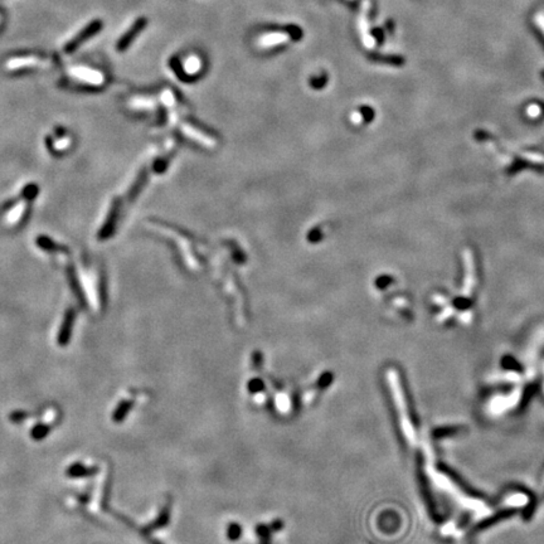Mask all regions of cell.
<instances>
[{"mask_svg": "<svg viewBox=\"0 0 544 544\" xmlns=\"http://www.w3.org/2000/svg\"><path fill=\"white\" fill-rule=\"evenodd\" d=\"M289 41V36L286 33H278V31H273V33H267L265 36L260 37L259 39V46L264 47V48H270V47L278 46V44L286 43Z\"/></svg>", "mask_w": 544, "mask_h": 544, "instance_id": "cell-5", "label": "cell"}, {"mask_svg": "<svg viewBox=\"0 0 544 544\" xmlns=\"http://www.w3.org/2000/svg\"><path fill=\"white\" fill-rule=\"evenodd\" d=\"M37 246L43 249V251L49 252V253H51V252L62 253L63 251H66L65 247L60 246V244H57L56 242L51 240L49 237H47V236H39V237L37 238Z\"/></svg>", "mask_w": 544, "mask_h": 544, "instance_id": "cell-7", "label": "cell"}, {"mask_svg": "<svg viewBox=\"0 0 544 544\" xmlns=\"http://www.w3.org/2000/svg\"><path fill=\"white\" fill-rule=\"evenodd\" d=\"M70 73L81 82L88 83L92 86H99L104 82V76L102 73L97 72L96 70H92V68L87 67H73L72 70H70Z\"/></svg>", "mask_w": 544, "mask_h": 544, "instance_id": "cell-3", "label": "cell"}, {"mask_svg": "<svg viewBox=\"0 0 544 544\" xmlns=\"http://www.w3.org/2000/svg\"><path fill=\"white\" fill-rule=\"evenodd\" d=\"M143 23H144L143 19H141V22L136 23V24L133 27V29H130V31H129V33H126L125 36L122 37V39H120L117 48H119V49L126 48V47L129 46V43L131 42V39H133L134 37H135L136 34H138V31L140 30V27H143Z\"/></svg>", "mask_w": 544, "mask_h": 544, "instance_id": "cell-9", "label": "cell"}, {"mask_svg": "<svg viewBox=\"0 0 544 544\" xmlns=\"http://www.w3.org/2000/svg\"><path fill=\"white\" fill-rule=\"evenodd\" d=\"M117 218H119V201H115L114 204L110 208L109 214H107L105 223L99 231V240L106 241L114 235L115 228H116Z\"/></svg>", "mask_w": 544, "mask_h": 544, "instance_id": "cell-2", "label": "cell"}, {"mask_svg": "<svg viewBox=\"0 0 544 544\" xmlns=\"http://www.w3.org/2000/svg\"><path fill=\"white\" fill-rule=\"evenodd\" d=\"M27 203H29V202H19L17 206H14L12 211H9V214L7 215V222L9 225H17V223H19V220L22 222L23 218L25 217L28 212Z\"/></svg>", "mask_w": 544, "mask_h": 544, "instance_id": "cell-6", "label": "cell"}, {"mask_svg": "<svg viewBox=\"0 0 544 544\" xmlns=\"http://www.w3.org/2000/svg\"><path fill=\"white\" fill-rule=\"evenodd\" d=\"M387 378L392 401H394V406H396L397 423H398L399 430H401L402 437L406 442L404 445L407 447H414L420 441L419 426H417L413 408L409 404L406 388L401 383L399 373L396 372L394 369H391L387 373Z\"/></svg>", "mask_w": 544, "mask_h": 544, "instance_id": "cell-1", "label": "cell"}, {"mask_svg": "<svg viewBox=\"0 0 544 544\" xmlns=\"http://www.w3.org/2000/svg\"><path fill=\"white\" fill-rule=\"evenodd\" d=\"M75 316H76L75 310L68 309L67 312H66L65 317H63L62 327H60V329H59V334H58L59 345H66V344L68 343V340H70L71 334H72L73 323H75Z\"/></svg>", "mask_w": 544, "mask_h": 544, "instance_id": "cell-4", "label": "cell"}, {"mask_svg": "<svg viewBox=\"0 0 544 544\" xmlns=\"http://www.w3.org/2000/svg\"><path fill=\"white\" fill-rule=\"evenodd\" d=\"M184 66H185V68L189 72H191V71L196 72V71L201 67V60H199V58H197V57H189V58L186 59V62L184 63Z\"/></svg>", "mask_w": 544, "mask_h": 544, "instance_id": "cell-11", "label": "cell"}, {"mask_svg": "<svg viewBox=\"0 0 544 544\" xmlns=\"http://www.w3.org/2000/svg\"><path fill=\"white\" fill-rule=\"evenodd\" d=\"M97 29H99V23H94V24L88 25V27L86 28V29L82 30V33L78 34V36L76 37V38L73 39L72 42H70V44H68L67 48H66V49H67V52H73V49H75L76 47L80 46V44L82 43V42L85 41V39L87 38V37L92 36V34H93L94 31H97Z\"/></svg>", "mask_w": 544, "mask_h": 544, "instance_id": "cell-8", "label": "cell"}, {"mask_svg": "<svg viewBox=\"0 0 544 544\" xmlns=\"http://www.w3.org/2000/svg\"><path fill=\"white\" fill-rule=\"evenodd\" d=\"M38 191H39V189L37 184H28V185L23 189L22 199L23 201L31 202L37 196H38Z\"/></svg>", "mask_w": 544, "mask_h": 544, "instance_id": "cell-10", "label": "cell"}]
</instances>
